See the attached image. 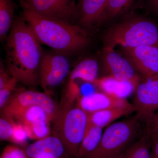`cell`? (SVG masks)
Listing matches in <instances>:
<instances>
[{"mask_svg":"<svg viewBox=\"0 0 158 158\" xmlns=\"http://www.w3.org/2000/svg\"><path fill=\"white\" fill-rule=\"evenodd\" d=\"M77 105L87 113L110 108L127 106L132 104L127 99L122 98L105 92H95L78 98Z\"/></svg>","mask_w":158,"mask_h":158,"instance_id":"obj_13","label":"cell"},{"mask_svg":"<svg viewBox=\"0 0 158 158\" xmlns=\"http://www.w3.org/2000/svg\"><path fill=\"white\" fill-rule=\"evenodd\" d=\"M1 158H12L9 145L6 146L3 150Z\"/></svg>","mask_w":158,"mask_h":158,"instance_id":"obj_32","label":"cell"},{"mask_svg":"<svg viewBox=\"0 0 158 158\" xmlns=\"http://www.w3.org/2000/svg\"><path fill=\"white\" fill-rule=\"evenodd\" d=\"M19 81L14 77H11L2 89L0 90V108L2 109L10 98V95Z\"/></svg>","mask_w":158,"mask_h":158,"instance_id":"obj_26","label":"cell"},{"mask_svg":"<svg viewBox=\"0 0 158 158\" xmlns=\"http://www.w3.org/2000/svg\"><path fill=\"white\" fill-rule=\"evenodd\" d=\"M12 120L14 125V132L11 142L19 145H24L29 138L27 129L23 124Z\"/></svg>","mask_w":158,"mask_h":158,"instance_id":"obj_25","label":"cell"},{"mask_svg":"<svg viewBox=\"0 0 158 158\" xmlns=\"http://www.w3.org/2000/svg\"><path fill=\"white\" fill-rule=\"evenodd\" d=\"M121 158H152L149 136L144 133Z\"/></svg>","mask_w":158,"mask_h":158,"instance_id":"obj_22","label":"cell"},{"mask_svg":"<svg viewBox=\"0 0 158 158\" xmlns=\"http://www.w3.org/2000/svg\"><path fill=\"white\" fill-rule=\"evenodd\" d=\"M150 5L158 16V0H148Z\"/></svg>","mask_w":158,"mask_h":158,"instance_id":"obj_31","label":"cell"},{"mask_svg":"<svg viewBox=\"0 0 158 158\" xmlns=\"http://www.w3.org/2000/svg\"><path fill=\"white\" fill-rule=\"evenodd\" d=\"M9 146L12 158H28L26 154V152H24L19 148L13 145Z\"/></svg>","mask_w":158,"mask_h":158,"instance_id":"obj_29","label":"cell"},{"mask_svg":"<svg viewBox=\"0 0 158 158\" xmlns=\"http://www.w3.org/2000/svg\"><path fill=\"white\" fill-rule=\"evenodd\" d=\"M152 158H158V135L150 138Z\"/></svg>","mask_w":158,"mask_h":158,"instance_id":"obj_30","label":"cell"},{"mask_svg":"<svg viewBox=\"0 0 158 158\" xmlns=\"http://www.w3.org/2000/svg\"><path fill=\"white\" fill-rule=\"evenodd\" d=\"M101 59L103 68L107 76L137 85L141 81L138 72L129 61L116 52L114 48H103Z\"/></svg>","mask_w":158,"mask_h":158,"instance_id":"obj_11","label":"cell"},{"mask_svg":"<svg viewBox=\"0 0 158 158\" xmlns=\"http://www.w3.org/2000/svg\"></svg>","mask_w":158,"mask_h":158,"instance_id":"obj_33","label":"cell"},{"mask_svg":"<svg viewBox=\"0 0 158 158\" xmlns=\"http://www.w3.org/2000/svg\"><path fill=\"white\" fill-rule=\"evenodd\" d=\"M145 133L150 138L158 135V112L145 122Z\"/></svg>","mask_w":158,"mask_h":158,"instance_id":"obj_27","label":"cell"},{"mask_svg":"<svg viewBox=\"0 0 158 158\" xmlns=\"http://www.w3.org/2000/svg\"><path fill=\"white\" fill-rule=\"evenodd\" d=\"M22 15L41 44L69 56L86 48L90 42L88 31L72 24L40 15L20 3Z\"/></svg>","mask_w":158,"mask_h":158,"instance_id":"obj_2","label":"cell"},{"mask_svg":"<svg viewBox=\"0 0 158 158\" xmlns=\"http://www.w3.org/2000/svg\"><path fill=\"white\" fill-rule=\"evenodd\" d=\"M108 1L79 0L77 6L76 24L87 31L99 26Z\"/></svg>","mask_w":158,"mask_h":158,"instance_id":"obj_12","label":"cell"},{"mask_svg":"<svg viewBox=\"0 0 158 158\" xmlns=\"http://www.w3.org/2000/svg\"><path fill=\"white\" fill-rule=\"evenodd\" d=\"M123 56L128 60L136 71L148 78L158 76V47L140 46L121 47Z\"/></svg>","mask_w":158,"mask_h":158,"instance_id":"obj_8","label":"cell"},{"mask_svg":"<svg viewBox=\"0 0 158 158\" xmlns=\"http://www.w3.org/2000/svg\"><path fill=\"white\" fill-rule=\"evenodd\" d=\"M11 77H12L9 74L7 69L6 70L3 62H2L1 60L0 66V90L5 87Z\"/></svg>","mask_w":158,"mask_h":158,"instance_id":"obj_28","label":"cell"},{"mask_svg":"<svg viewBox=\"0 0 158 158\" xmlns=\"http://www.w3.org/2000/svg\"><path fill=\"white\" fill-rule=\"evenodd\" d=\"M135 0H108L99 26L115 18L127 11Z\"/></svg>","mask_w":158,"mask_h":158,"instance_id":"obj_21","label":"cell"},{"mask_svg":"<svg viewBox=\"0 0 158 158\" xmlns=\"http://www.w3.org/2000/svg\"><path fill=\"white\" fill-rule=\"evenodd\" d=\"M103 128L94 125H87L79 151V158H85L98 146L102 137Z\"/></svg>","mask_w":158,"mask_h":158,"instance_id":"obj_19","label":"cell"},{"mask_svg":"<svg viewBox=\"0 0 158 158\" xmlns=\"http://www.w3.org/2000/svg\"><path fill=\"white\" fill-rule=\"evenodd\" d=\"M135 111L132 105L127 106L110 108L96 111L88 114V125L103 128L117 118L129 115Z\"/></svg>","mask_w":158,"mask_h":158,"instance_id":"obj_16","label":"cell"},{"mask_svg":"<svg viewBox=\"0 0 158 158\" xmlns=\"http://www.w3.org/2000/svg\"><path fill=\"white\" fill-rule=\"evenodd\" d=\"M93 84L102 92L124 99L135 92L138 85L133 82L118 81L108 76L97 79Z\"/></svg>","mask_w":158,"mask_h":158,"instance_id":"obj_15","label":"cell"},{"mask_svg":"<svg viewBox=\"0 0 158 158\" xmlns=\"http://www.w3.org/2000/svg\"><path fill=\"white\" fill-rule=\"evenodd\" d=\"M37 106L44 109L53 120L58 107L47 93L19 89L11 95L2 109L3 116L20 108Z\"/></svg>","mask_w":158,"mask_h":158,"instance_id":"obj_10","label":"cell"},{"mask_svg":"<svg viewBox=\"0 0 158 158\" xmlns=\"http://www.w3.org/2000/svg\"><path fill=\"white\" fill-rule=\"evenodd\" d=\"M14 125L10 118L3 117L0 118V138L2 141H12Z\"/></svg>","mask_w":158,"mask_h":158,"instance_id":"obj_24","label":"cell"},{"mask_svg":"<svg viewBox=\"0 0 158 158\" xmlns=\"http://www.w3.org/2000/svg\"><path fill=\"white\" fill-rule=\"evenodd\" d=\"M6 67L9 74L24 85L39 82V67L43 50L22 15L14 20L6 40Z\"/></svg>","mask_w":158,"mask_h":158,"instance_id":"obj_1","label":"cell"},{"mask_svg":"<svg viewBox=\"0 0 158 158\" xmlns=\"http://www.w3.org/2000/svg\"><path fill=\"white\" fill-rule=\"evenodd\" d=\"M99 66L96 60L86 59L79 62L69 74V79L92 83L98 79Z\"/></svg>","mask_w":158,"mask_h":158,"instance_id":"obj_18","label":"cell"},{"mask_svg":"<svg viewBox=\"0 0 158 158\" xmlns=\"http://www.w3.org/2000/svg\"><path fill=\"white\" fill-rule=\"evenodd\" d=\"M145 122L136 115L110 125L103 133L98 146L85 158H121L145 133Z\"/></svg>","mask_w":158,"mask_h":158,"instance_id":"obj_3","label":"cell"},{"mask_svg":"<svg viewBox=\"0 0 158 158\" xmlns=\"http://www.w3.org/2000/svg\"><path fill=\"white\" fill-rule=\"evenodd\" d=\"M68 56L56 51L43 52L39 67V82L44 92L48 93L68 76L70 64Z\"/></svg>","mask_w":158,"mask_h":158,"instance_id":"obj_6","label":"cell"},{"mask_svg":"<svg viewBox=\"0 0 158 158\" xmlns=\"http://www.w3.org/2000/svg\"><path fill=\"white\" fill-rule=\"evenodd\" d=\"M53 133L62 142L65 152L79 158V151L87 125L88 114L78 105L64 101L53 119Z\"/></svg>","mask_w":158,"mask_h":158,"instance_id":"obj_5","label":"cell"},{"mask_svg":"<svg viewBox=\"0 0 158 158\" xmlns=\"http://www.w3.org/2000/svg\"><path fill=\"white\" fill-rule=\"evenodd\" d=\"M48 121L41 120L25 127L28 133L29 138L40 140L48 137L50 133Z\"/></svg>","mask_w":158,"mask_h":158,"instance_id":"obj_23","label":"cell"},{"mask_svg":"<svg viewBox=\"0 0 158 158\" xmlns=\"http://www.w3.org/2000/svg\"><path fill=\"white\" fill-rule=\"evenodd\" d=\"M3 116L10 118L25 126L31 125L34 123L41 120L48 122L52 120L45 110L37 106L20 108Z\"/></svg>","mask_w":158,"mask_h":158,"instance_id":"obj_17","label":"cell"},{"mask_svg":"<svg viewBox=\"0 0 158 158\" xmlns=\"http://www.w3.org/2000/svg\"><path fill=\"white\" fill-rule=\"evenodd\" d=\"M79 0H19L33 11L44 17L76 24Z\"/></svg>","mask_w":158,"mask_h":158,"instance_id":"obj_7","label":"cell"},{"mask_svg":"<svg viewBox=\"0 0 158 158\" xmlns=\"http://www.w3.org/2000/svg\"><path fill=\"white\" fill-rule=\"evenodd\" d=\"M102 40L103 48H114L118 45L158 47V25L145 18L132 16L108 29L103 35Z\"/></svg>","mask_w":158,"mask_h":158,"instance_id":"obj_4","label":"cell"},{"mask_svg":"<svg viewBox=\"0 0 158 158\" xmlns=\"http://www.w3.org/2000/svg\"><path fill=\"white\" fill-rule=\"evenodd\" d=\"M17 7L13 0H0V40L6 41L14 20V12Z\"/></svg>","mask_w":158,"mask_h":158,"instance_id":"obj_20","label":"cell"},{"mask_svg":"<svg viewBox=\"0 0 158 158\" xmlns=\"http://www.w3.org/2000/svg\"><path fill=\"white\" fill-rule=\"evenodd\" d=\"M25 152L29 158H60L65 151L60 139L53 136L35 141L27 147Z\"/></svg>","mask_w":158,"mask_h":158,"instance_id":"obj_14","label":"cell"},{"mask_svg":"<svg viewBox=\"0 0 158 158\" xmlns=\"http://www.w3.org/2000/svg\"><path fill=\"white\" fill-rule=\"evenodd\" d=\"M132 105L136 114L145 122L155 113L158 109V76L140 81L134 92Z\"/></svg>","mask_w":158,"mask_h":158,"instance_id":"obj_9","label":"cell"}]
</instances>
